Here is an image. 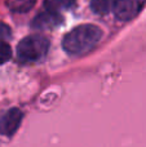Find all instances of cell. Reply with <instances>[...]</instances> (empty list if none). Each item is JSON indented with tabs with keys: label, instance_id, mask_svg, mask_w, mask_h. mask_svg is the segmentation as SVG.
<instances>
[{
	"label": "cell",
	"instance_id": "cell-1",
	"mask_svg": "<svg viewBox=\"0 0 146 147\" xmlns=\"http://www.w3.org/2000/svg\"><path fill=\"white\" fill-rule=\"evenodd\" d=\"M102 38V31L95 25H80L74 27L62 39V47L69 54L79 56L89 52Z\"/></svg>",
	"mask_w": 146,
	"mask_h": 147
},
{
	"label": "cell",
	"instance_id": "cell-10",
	"mask_svg": "<svg viewBox=\"0 0 146 147\" xmlns=\"http://www.w3.org/2000/svg\"><path fill=\"white\" fill-rule=\"evenodd\" d=\"M12 32H10V28L8 25L0 22V43H7L8 39H10Z\"/></svg>",
	"mask_w": 146,
	"mask_h": 147
},
{
	"label": "cell",
	"instance_id": "cell-6",
	"mask_svg": "<svg viewBox=\"0 0 146 147\" xmlns=\"http://www.w3.org/2000/svg\"><path fill=\"white\" fill-rule=\"evenodd\" d=\"M74 4L75 0H45L44 1L45 9L54 13H59L61 10L70 9Z\"/></svg>",
	"mask_w": 146,
	"mask_h": 147
},
{
	"label": "cell",
	"instance_id": "cell-8",
	"mask_svg": "<svg viewBox=\"0 0 146 147\" xmlns=\"http://www.w3.org/2000/svg\"><path fill=\"white\" fill-rule=\"evenodd\" d=\"M36 0H8L10 10L16 13H25L28 12L35 5Z\"/></svg>",
	"mask_w": 146,
	"mask_h": 147
},
{
	"label": "cell",
	"instance_id": "cell-7",
	"mask_svg": "<svg viewBox=\"0 0 146 147\" xmlns=\"http://www.w3.org/2000/svg\"><path fill=\"white\" fill-rule=\"evenodd\" d=\"M116 0H91V8L97 14H106L114 9Z\"/></svg>",
	"mask_w": 146,
	"mask_h": 147
},
{
	"label": "cell",
	"instance_id": "cell-9",
	"mask_svg": "<svg viewBox=\"0 0 146 147\" xmlns=\"http://www.w3.org/2000/svg\"><path fill=\"white\" fill-rule=\"evenodd\" d=\"M12 57V49L8 43H0V65L8 62Z\"/></svg>",
	"mask_w": 146,
	"mask_h": 147
},
{
	"label": "cell",
	"instance_id": "cell-2",
	"mask_svg": "<svg viewBox=\"0 0 146 147\" xmlns=\"http://www.w3.org/2000/svg\"><path fill=\"white\" fill-rule=\"evenodd\" d=\"M49 41L41 35H30L18 43L17 57L21 62H36L48 53Z\"/></svg>",
	"mask_w": 146,
	"mask_h": 147
},
{
	"label": "cell",
	"instance_id": "cell-3",
	"mask_svg": "<svg viewBox=\"0 0 146 147\" xmlns=\"http://www.w3.org/2000/svg\"><path fill=\"white\" fill-rule=\"evenodd\" d=\"M22 117V111L17 107H10L0 111V134L5 137H12L20 128Z\"/></svg>",
	"mask_w": 146,
	"mask_h": 147
},
{
	"label": "cell",
	"instance_id": "cell-5",
	"mask_svg": "<svg viewBox=\"0 0 146 147\" xmlns=\"http://www.w3.org/2000/svg\"><path fill=\"white\" fill-rule=\"evenodd\" d=\"M62 23V17L59 13L49 12L45 10L43 13H39L32 22V27L36 30H49L54 28Z\"/></svg>",
	"mask_w": 146,
	"mask_h": 147
},
{
	"label": "cell",
	"instance_id": "cell-4",
	"mask_svg": "<svg viewBox=\"0 0 146 147\" xmlns=\"http://www.w3.org/2000/svg\"><path fill=\"white\" fill-rule=\"evenodd\" d=\"M145 4V0H116L114 13L120 21H131L140 13Z\"/></svg>",
	"mask_w": 146,
	"mask_h": 147
}]
</instances>
